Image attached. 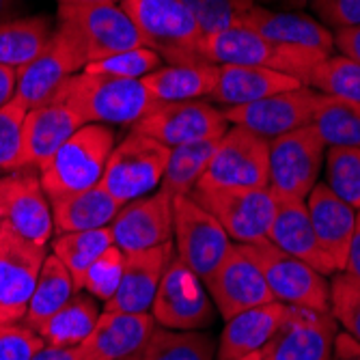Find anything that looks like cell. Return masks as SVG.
<instances>
[{"mask_svg": "<svg viewBox=\"0 0 360 360\" xmlns=\"http://www.w3.org/2000/svg\"><path fill=\"white\" fill-rule=\"evenodd\" d=\"M30 360H78V345L76 347H52L44 345L30 356Z\"/></svg>", "mask_w": 360, "mask_h": 360, "instance_id": "cell-50", "label": "cell"}, {"mask_svg": "<svg viewBox=\"0 0 360 360\" xmlns=\"http://www.w3.org/2000/svg\"><path fill=\"white\" fill-rule=\"evenodd\" d=\"M307 86L339 100L360 102V65L343 54H330L313 68Z\"/></svg>", "mask_w": 360, "mask_h": 360, "instance_id": "cell-38", "label": "cell"}, {"mask_svg": "<svg viewBox=\"0 0 360 360\" xmlns=\"http://www.w3.org/2000/svg\"><path fill=\"white\" fill-rule=\"evenodd\" d=\"M119 5L141 30L147 48L155 50L162 60L203 63L196 54L201 30L181 0H121Z\"/></svg>", "mask_w": 360, "mask_h": 360, "instance_id": "cell-4", "label": "cell"}, {"mask_svg": "<svg viewBox=\"0 0 360 360\" xmlns=\"http://www.w3.org/2000/svg\"><path fill=\"white\" fill-rule=\"evenodd\" d=\"M175 257L173 242L149 250L125 255V268L115 296L104 304V311L119 313H149L158 285L167 266Z\"/></svg>", "mask_w": 360, "mask_h": 360, "instance_id": "cell-23", "label": "cell"}, {"mask_svg": "<svg viewBox=\"0 0 360 360\" xmlns=\"http://www.w3.org/2000/svg\"><path fill=\"white\" fill-rule=\"evenodd\" d=\"M78 112L60 97L30 108L24 117V169H39L82 127Z\"/></svg>", "mask_w": 360, "mask_h": 360, "instance_id": "cell-20", "label": "cell"}, {"mask_svg": "<svg viewBox=\"0 0 360 360\" xmlns=\"http://www.w3.org/2000/svg\"><path fill=\"white\" fill-rule=\"evenodd\" d=\"M311 127L326 147H360V102L321 93Z\"/></svg>", "mask_w": 360, "mask_h": 360, "instance_id": "cell-35", "label": "cell"}, {"mask_svg": "<svg viewBox=\"0 0 360 360\" xmlns=\"http://www.w3.org/2000/svg\"><path fill=\"white\" fill-rule=\"evenodd\" d=\"M261 7H276L281 11H298V9H307L311 7L313 0H259Z\"/></svg>", "mask_w": 360, "mask_h": 360, "instance_id": "cell-52", "label": "cell"}, {"mask_svg": "<svg viewBox=\"0 0 360 360\" xmlns=\"http://www.w3.org/2000/svg\"><path fill=\"white\" fill-rule=\"evenodd\" d=\"M52 32V22L44 15L0 22V65L20 72L44 52Z\"/></svg>", "mask_w": 360, "mask_h": 360, "instance_id": "cell-31", "label": "cell"}, {"mask_svg": "<svg viewBox=\"0 0 360 360\" xmlns=\"http://www.w3.org/2000/svg\"><path fill=\"white\" fill-rule=\"evenodd\" d=\"M236 360H264V358H261V352H255V354H248V356H242Z\"/></svg>", "mask_w": 360, "mask_h": 360, "instance_id": "cell-57", "label": "cell"}, {"mask_svg": "<svg viewBox=\"0 0 360 360\" xmlns=\"http://www.w3.org/2000/svg\"><path fill=\"white\" fill-rule=\"evenodd\" d=\"M9 196H11V173L7 177H0V220L7 216Z\"/></svg>", "mask_w": 360, "mask_h": 360, "instance_id": "cell-53", "label": "cell"}, {"mask_svg": "<svg viewBox=\"0 0 360 360\" xmlns=\"http://www.w3.org/2000/svg\"><path fill=\"white\" fill-rule=\"evenodd\" d=\"M11 323H20L13 315H9L7 311H3V309H0V330H3L5 328V326H11Z\"/></svg>", "mask_w": 360, "mask_h": 360, "instance_id": "cell-56", "label": "cell"}, {"mask_svg": "<svg viewBox=\"0 0 360 360\" xmlns=\"http://www.w3.org/2000/svg\"><path fill=\"white\" fill-rule=\"evenodd\" d=\"M330 360H360V343L347 333H339L335 339V349Z\"/></svg>", "mask_w": 360, "mask_h": 360, "instance_id": "cell-49", "label": "cell"}, {"mask_svg": "<svg viewBox=\"0 0 360 360\" xmlns=\"http://www.w3.org/2000/svg\"><path fill=\"white\" fill-rule=\"evenodd\" d=\"M74 293H76V285L68 268L54 255H48L41 266L35 291H32L26 313L20 323H24L32 333H37Z\"/></svg>", "mask_w": 360, "mask_h": 360, "instance_id": "cell-33", "label": "cell"}, {"mask_svg": "<svg viewBox=\"0 0 360 360\" xmlns=\"http://www.w3.org/2000/svg\"><path fill=\"white\" fill-rule=\"evenodd\" d=\"M190 196L222 224L233 242L268 240L276 214V196L270 188H194Z\"/></svg>", "mask_w": 360, "mask_h": 360, "instance_id": "cell-7", "label": "cell"}, {"mask_svg": "<svg viewBox=\"0 0 360 360\" xmlns=\"http://www.w3.org/2000/svg\"><path fill=\"white\" fill-rule=\"evenodd\" d=\"M162 56L151 48H132L123 50L100 60L86 63L82 72L95 76H108V78H125V80H141L162 68Z\"/></svg>", "mask_w": 360, "mask_h": 360, "instance_id": "cell-41", "label": "cell"}, {"mask_svg": "<svg viewBox=\"0 0 360 360\" xmlns=\"http://www.w3.org/2000/svg\"><path fill=\"white\" fill-rule=\"evenodd\" d=\"M173 238L175 257L201 281L216 270L233 244L222 224L190 194L173 199Z\"/></svg>", "mask_w": 360, "mask_h": 360, "instance_id": "cell-9", "label": "cell"}, {"mask_svg": "<svg viewBox=\"0 0 360 360\" xmlns=\"http://www.w3.org/2000/svg\"><path fill=\"white\" fill-rule=\"evenodd\" d=\"M41 347V337L24 323H11L0 330V360H30Z\"/></svg>", "mask_w": 360, "mask_h": 360, "instance_id": "cell-45", "label": "cell"}, {"mask_svg": "<svg viewBox=\"0 0 360 360\" xmlns=\"http://www.w3.org/2000/svg\"><path fill=\"white\" fill-rule=\"evenodd\" d=\"M319 100L321 93L302 84L300 89L276 93L244 106L224 108L222 112L229 125L244 127L270 143L293 129L311 125Z\"/></svg>", "mask_w": 360, "mask_h": 360, "instance_id": "cell-14", "label": "cell"}, {"mask_svg": "<svg viewBox=\"0 0 360 360\" xmlns=\"http://www.w3.org/2000/svg\"><path fill=\"white\" fill-rule=\"evenodd\" d=\"M110 233L125 255L173 242V196L155 190L121 205L110 222Z\"/></svg>", "mask_w": 360, "mask_h": 360, "instance_id": "cell-19", "label": "cell"}, {"mask_svg": "<svg viewBox=\"0 0 360 360\" xmlns=\"http://www.w3.org/2000/svg\"><path fill=\"white\" fill-rule=\"evenodd\" d=\"M15 80H18V72L3 68L0 65V108H3L7 102L13 100L15 95Z\"/></svg>", "mask_w": 360, "mask_h": 360, "instance_id": "cell-51", "label": "cell"}, {"mask_svg": "<svg viewBox=\"0 0 360 360\" xmlns=\"http://www.w3.org/2000/svg\"><path fill=\"white\" fill-rule=\"evenodd\" d=\"M330 311L289 307L287 319L261 349L264 360H330L339 335Z\"/></svg>", "mask_w": 360, "mask_h": 360, "instance_id": "cell-18", "label": "cell"}, {"mask_svg": "<svg viewBox=\"0 0 360 360\" xmlns=\"http://www.w3.org/2000/svg\"><path fill=\"white\" fill-rule=\"evenodd\" d=\"M216 343L199 330H169L155 326L139 360H214Z\"/></svg>", "mask_w": 360, "mask_h": 360, "instance_id": "cell-36", "label": "cell"}, {"mask_svg": "<svg viewBox=\"0 0 360 360\" xmlns=\"http://www.w3.org/2000/svg\"><path fill=\"white\" fill-rule=\"evenodd\" d=\"M216 78L218 65L184 63L158 68L149 76L141 78V82L158 102H192L210 97L216 86Z\"/></svg>", "mask_w": 360, "mask_h": 360, "instance_id": "cell-30", "label": "cell"}, {"mask_svg": "<svg viewBox=\"0 0 360 360\" xmlns=\"http://www.w3.org/2000/svg\"><path fill=\"white\" fill-rule=\"evenodd\" d=\"M125 360H139V354H134V356H129V358H125Z\"/></svg>", "mask_w": 360, "mask_h": 360, "instance_id": "cell-58", "label": "cell"}, {"mask_svg": "<svg viewBox=\"0 0 360 360\" xmlns=\"http://www.w3.org/2000/svg\"><path fill=\"white\" fill-rule=\"evenodd\" d=\"M343 272L360 281V210H356V224H354V233H352Z\"/></svg>", "mask_w": 360, "mask_h": 360, "instance_id": "cell-48", "label": "cell"}, {"mask_svg": "<svg viewBox=\"0 0 360 360\" xmlns=\"http://www.w3.org/2000/svg\"><path fill=\"white\" fill-rule=\"evenodd\" d=\"M307 210L321 250L328 255L337 272H343L356 224V210L326 186L317 184L307 196Z\"/></svg>", "mask_w": 360, "mask_h": 360, "instance_id": "cell-26", "label": "cell"}, {"mask_svg": "<svg viewBox=\"0 0 360 360\" xmlns=\"http://www.w3.org/2000/svg\"><path fill=\"white\" fill-rule=\"evenodd\" d=\"M333 35H335V48H339L343 56L360 65V26L341 28V30H335Z\"/></svg>", "mask_w": 360, "mask_h": 360, "instance_id": "cell-47", "label": "cell"}, {"mask_svg": "<svg viewBox=\"0 0 360 360\" xmlns=\"http://www.w3.org/2000/svg\"><path fill=\"white\" fill-rule=\"evenodd\" d=\"M102 311L91 293L76 291L44 326L37 330L44 345L52 347H76L95 328Z\"/></svg>", "mask_w": 360, "mask_h": 360, "instance_id": "cell-32", "label": "cell"}, {"mask_svg": "<svg viewBox=\"0 0 360 360\" xmlns=\"http://www.w3.org/2000/svg\"><path fill=\"white\" fill-rule=\"evenodd\" d=\"M181 3L199 26L201 37L242 24L246 13L255 7V0H181Z\"/></svg>", "mask_w": 360, "mask_h": 360, "instance_id": "cell-40", "label": "cell"}, {"mask_svg": "<svg viewBox=\"0 0 360 360\" xmlns=\"http://www.w3.org/2000/svg\"><path fill=\"white\" fill-rule=\"evenodd\" d=\"M270 143L231 125L216 145L196 188H268Z\"/></svg>", "mask_w": 360, "mask_h": 360, "instance_id": "cell-10", "label": "cell"}, {"mask_svg": "<svg viewBox=\"0 0 360 360\" xmlns=\"http://www.w3.org/2000/svg\"><path fill=\"white\" fill-rule=\"evenodd\" d=\"M268 242L289 257H296L323 276H335L337 270L317 242L307 201L276 199V214L268 231Z\"/></svg>", "mask_w": 360, "mask_h": 360, "instance_id": "cell-24", "label": "cell"}, {"mask_svg": "<svg viewBox=\"0 0 360 360\" xmlns=\"http://www.w3.org/2000/svg\"><path fill=\"white\" fill-rule=\"evenodd\" d=\"M20 3H22V0H0V22L11 20L13 11L18 9Z\"/></svg>", "mask_w": 360, "mask_h": 360, "instance_id": "cell-54", "label": "cell"}, {"mask_svg": "<svg viewBox=\"0 0 360 360\" xmlns=\"http://www.w3.org/2000/svg\"><path fill=\"white\" fill-rule=\"evenodd\" d=\"M326 186L349 207L360 210V147L326 149Z\"/></svg>", "mask_w": 360, "mask_h": 360, "instance_id": "cell-39", "label": "cell"}, {"mask_svg": "<svg viewBox=\"0 0 360 360\" xmlns=\"http://www.w3.org/2000/svg\"><path fill=\"white\" fill-rule=\"evenodd\" d=\"M112 244H115V240L110 233V226L91 229V231L60 233L52 242V255L68 268V272L74 278L76 291H80L82 278H84L89 266Z\"/></svg>", "mask_w": 360, "mask_h": 360, "instance_id": "cell-37", "label": "cell"}, {"mask_svg": "<svg viewBox=\"0 0 360 360\" xmlns=\"http://www.w3.org/2000/svg\"><path fill=\"white\" fill-rule=\"evenodd\" d=\"M169 153V147L129 129L125 139L115 145L100 186L121 205L147 196L160 188Z\"/></svg>", "mask_w": 360, "mask_h": 360, "instance_id": "cell-6", "label": "cell"}, {"mask_svg": "<svg viewBox=\"0 0 360 360\" xmlns=\"http://www.w3.org/2000/svg\"><path fill=\"white\" fill-rule=\"evenodd\" d=\"M242 26L276 46L302 48L326 56H330L335 50V35L330 28L300 11H281L255 5L242 20Z\"/></svg>", "mask_w": 360, "mask_h": 360, "instance_id": "cell-22", "label": "cell"}, {"mask_svg": "<svg viewBox=\"0 0 360 360\" xmlns=\"http://www.w3.org/2000/svg\"><path fill=\"white\" fill-rule=\"evenodd\" d=\"M5 220L22 238L48 246L54 233L52 207L41 188L39 175L32 173V169L11 173V196Z\"/></svg>", "mask_w": 360, "mask_h": 360, "instance_id": "cell-28", "label": "cell"}, {"mask_svg": "<svg viewBox=\"0 0 360 360\" xmlns=\"http://www.w3.org/2000/svg\"><path fill=\"white\" fill-rule=\"evenodd\" d=\"M203 285L214 307L224 319H231L246 309L274 302L266 276L250 255L248 246L238 242L231 244V248L226 250L222 261L203 281Z\"/></svg>", "mask_w": 360, "mask_h": 360, "instance_id": "cell-13", "label": "cell"}, {"mask_svg": "<svg viewBox=\"0 0 360 360\" xmlns=\"http://www.w3.org/2000/svg\"><path fill=\"white\" fill-rule=\"evenodd\" d=\"M149 313L169 330H203L214 323V302L203 281L177 257L162 274Z\"/></svg>", "mask_w": 360, "mask_h": 360, "instance_id": "cell-12", "label": "cell"}, {"mask_svg": "<svg viewBox=\"0 0 360 360\" xmlns=\"http://www.w3.org/2000/svg\"><path fill=\"white\" fill-rule=\"evenodd\" d=\"M50 207L54 231L60 236L110 226V222L121 210V203L115 201L102 186H95L82 192H72L50 199Z\"/></svg>", "mask_w": 360, "mask_h": 360, "instance_id": "cell-29", "label": "cell"}, {"mask_svg": "<svg viewBox=\"0 0 360 360\" xmlns=\"http://www.w3.org/2000/svg\"><path fill=\"white\" fill-rule=\"evenodd\" d=\"M311 9L328 28L341 30L360 26V0H313Z\"/></svg>", "mask_w": 360, "mask_h": 360, "instance_id": "cell-46", "label": "cell"}, {"mask_svg": "<svg viewBox=\"0 0 360 360\" xmlns=\"http://www.w3.org/2000/svg\"><path fill=\"white\" fill-rule=\"evenodd\" d=\"M54 95L68 102L82 123L102 125L132 127L160 104L141 80L108 78L86 72L65 80Z\"/></svg>", "mask_w": 360, "mask_h": 360, "instance_id": "cell-1", "label": "cell"}, {"mask_svg": "<svg viewBox=\"0 0 360 360\" xmlns=\"http://www.w3.org/2000/svg\"><path fill=\"white\" fill-rule=\"evenodd\" d=\"M287 313L289 304L274 300L268 304L246 309L233 315L231 319H226L220 343L216 347V360H236L261 352L283 326Z\"/></svg>", "mask_w": 360, "mask_h": 360, "instance_id": "cell-27", "label": "cell"}, {"mask_svg": "<svg viewBox=\"0 0 360 360\" xmlns=\"http://www.w3.org/2000/svg\"><path fill=\"white\" fill-rule=\"evenodd\" d=\"M246 246L264 272L276 302L313 311H330V283L323 274L304 261L285 255L268 240Z\"/></svg>", "mask_w": 360, "mask_h": 360, "instance_id": "cell-11", "label": "cell"}, {"mask_svg": "<svg viewBox=\"0 0 360 360\" xmlns=\"http://www.w3.org/2000/svg\"><path fill=\"white\" fill-rule=\"evenodd\" d=\"M153 328L151 313L102 311L91 335L78 345V360H125L141 354Z\"/></svg>", "mask_w": 360, "mask_h": 360, "instance_id": "cell-21", "label": "cell"}, {"mask_svg": "<svg viewBox=\"0 0 360 360\" xmlns=\"http://www.w3.org/2000/svg\"><path fill=\"white\" fill-rule=\"evenodd\" d=\"M326 147L311 125L270 141L268 188L276 199L307 201L311 190L319 184L326 162Z\"/></svg>", "mask_w": 360, "mask_h": 360, "instance_id": "cell-8", "label": "cell"}, {"mask_svg": "<svg viewBox=\"0 0 360 360\" xmlns=\"http://www.w3.org/2000/svg\"><path fill=\"white\" fill-rule=\"evenodd\" d=\"M196 54H199V60L210 65L270 68L298 78L302 84H307V78L315 65L326 58V54L319 52L276 46L242 24L220 30L216 35L201 37L199 46H196Z\"/></svg>", "mask_w": 360, "mask_h": 360, "instance_id": "cell-3", "label": "cell"}, {"mask_svg": "<svg viewBox=\"0 0 360 360\" xmlns=\"http://www.w3.org/2000/svg\"><path fill=\"white\" fill-rule=\"evenodd\" d=\"M302 82L293 76L270 68H250V65H218L216 86L207 102L224 108L244 106L264 97L300 89Z\"/></svg>", "mask_w": 360, "mask_h": 360, "instance_id": "cell-25", "label": "cell"}, {"mask_svg": "<svg viewBox=\"0 0 360 360\" xmlns=\"http://www.w3.org/2000/svg\"><path fill=\"white\" fill-rule=\"evenodd\" d=\"M330 313L345 333L360 343V281L337 272L330 281Z\"/></svg>", "mask_w": 360, "mask_h": 360, "instance_id": "cell-44", "label": "cell"}, {"mask_svg": "<svg viewBox=\"0 0 360 360\" xmlns=\"http://www.w3.org/2000/svg\"><path fill=\"white\" fill-rule=\"evenodd\" d=\"M220 139H205L173 147L158 190L167 192L173 199L181 194H190L196 188V184L201 181Z\"/></svg>", "mask_w": 360, "mask_h": 360, "instance_id": "cell-34", "label": "cell"}, {"mask_svg": "<svg viewBox=\"0 0 360 360\" xmlns=\"http://www.w3.org/2000/svg\"><path fill=\"white\" fill-rule=\"evenodd\" d=\"M231 127L224 112L203 100L192 102H160L149 115L129 129L141 132L165 147L173 149L179 145L220 139Z\"/></svg>", "mask_w": 360, "mask_h": 360, "instance_id": "cell-15", "label": "cell"}, {"mask_svg": "<svg viewBox=\"0 0 360 360\" xmlns=\"http://www.w3.org/2000/svg\"><path fill=\"white\" fill-rule=\"evenodd\" d=\"M89 63V52L78 32L65 22H58L44 52L18 72L15 100L28 110L35 108L70 80L80 74Z\"/></svg>", "mask_w": 360, "mask_h": 360, "instance_id": "cell-5", "label": "cell"}, {"mask_svg": "<svg viewBox=\"0 0 360 360\" xmlns=\"http://www.w3.org/2000/svg\"><path fill=\"white\" fill-rule=\"evenodd\" d=\"M28 108L13 100L0 108V173H18L24 169V117Z\"/></svg>", "mask_w": 360, "mask_h": 360, "instance_id": "cell-42", "label": "cell"}, {"mask_svg": "<svg viewBox=\"0 0 360 360\" xmlns=\"http://www.w3.org/2000/svg\"><path fill=\"white\" fill-rule=\"evenodd\" d=\"M123 268H125V252L112 244L89 266V270L82 278L80 291L84 289L95 300L106 304L119 289Z\"/></svg>", "mask_w": 360, "mask_h": 360, "instance_id": "cell-43", "label": "cell"}, {"mask_svg": "<svg viewBox=\"0 0 360 360\" xmlns=\"http://www.w3.org/2000/svg\"><path fill=\"white\" fill-rule=\"evenodd\" d=\"M115 145L117 136L110 125L84 123L46 165L37 169L48 199L100 186Z\"/></svg>", "mask_w": 360, "mask_h": 360, "instance_id": "cell-2", "label": "cell"}, {"mask_svg": "<svg viewBox=\"0 0 360 360\" xmlns=\"http://www.w3.org/2000/svg\"><path fill=\"white\" fill-rule=\"evenodd\" d=\"M48 246L22 238L3 218L0 220V309L22 321L35 291Z\"/></svg>", "mask_w": 360, "mask_h": 360, "instance_id": "cell-17", "label": "cell"}, {"mask_svg": "<svg viewBox=\"0 0 360 360\" xmlns=\"http://www.w3.org/2000/svg\"><path fill=\"white\" fill-rule=\"evenodd\" d=\"M58 22L70 24L82 37L89 63L104 56L147 48L145 37L129 20L123 7L117 5H58Z\"/></svg>", "mask_w": 360, "mask_h": 360, "instance_id": "cell-16", "label": "cell"}, {"mask_svg": "<svg viewBox=\"0 0 360 360\" xmlns=\"http://www.w3.org/2000/svg\"><path fill=\"white\" fill-rule=\"evenodd\" d=\"M121 0H58V5H117Z\"/></svg>", "mask_w": 360, "mask_h": 360, "instance_id": "cell-55", "label": "cell"}]
</instances>
